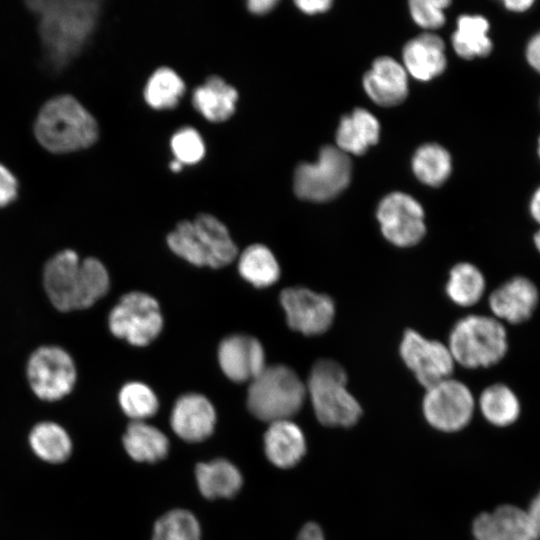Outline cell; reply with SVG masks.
I'll list each match as a JSON object with an SVG mask.
<instances>
[{
  "label": "cell",
  "mask_w": 540,
  "mask_h": 540,
  "mask_svg": "<svg viewBox=\"0 0 540 540\" xmlns=\"http://www.w3.org/2000/svg\"><path fill=\"white\" fill-rule=\"evenodd\" d=\"M330 0H299L296 6L306 14H317L328 10L331 6Z\"/></svg>",
  "instance_id": "obj_39"
},
{
  "label": "cell",
  "mask_w": 540,
  "mask_h": 540,
  "mask_svg": "<svg viewBox=\"0 0 540 540\" xmlns=\"http://www.w3.org/2000/svg\"><path fill=\"white\" fill-rule=\"evenodd\" d=\"M306 385L290 367L266 366L250 381L247 393L249 411L266 422L290 419L302 407Z\"/></svg>",
  "instance_id": "obj_7"
},
{
  "label": "cell",
  "mask_w": 540,
  "mask_h": 540,
  "mask_svg": "<svg viewBox=\"0 0 540 540\" xmlns=\"http://www.w3.org/2000/svg\"><path fill=\"white\" fill-rule=\"evenodd\" d=\"M122 441L128 455L138 462L160 461L169 451L166 435L144 421H132L127 426Z\"/></svg>",
  "instance_id": "obj_25"
},
{
  "label": "cell",
  "mask_w": 540,
  "mask_h": 540,
  "mask_svg": "<svg viewBox=\"0 0 540 540\" xmlns=\"http://www.w3.org/2000/svg\"><path fill=\"white\" fill-rule=\"evenodd\" d=\"M196 482L201 494L208 499L232 498L240 490L243 478L239 469L226 459L198 463Z\"/></svg>",
  "instance_id": "obj_23"
},
{
  "label": "cell",
  "mask_w": 540,
  "mask_h": 540,
  "mask_svg": "<svg viewBox=\"0 0 540 540\" xmlns=\"http://www.w3.org/2000/svg\"><path fill=\"white\" fill-rule=\"evenodd\" d=\"M39 144L54 154H66L92 146L99 128L93 115L72 95H58L41 107L34 123Z\"/></svg>",
  "instance_id": "obj_3"
},
{
  "label": "cell",
  "mask_w": 540,
  "mask_h": 540,
  "mask_svg": "<svg viewBox=\"0 0 540 540\" xmlns=\"http://www.w3.org/2000/svg\"><path fill=\"white\" fill-rule=\"evenodd\" d=\"M377 218L383 236L399 247L417 244L426 232L422 206L402 192L391 193L382 199Z\"/></svg>",
  "instance_id": "obj_13"
},
{
  "label": "cell",
  "mask_w": 540,
  "mask_h": 540,
  "mask_svg": "<svg viewBox=\"0 0 540 540\" xmlns=\"http://www.w3.org/2000/svg\"><path fill=\"white\" fill-rule=\"evenodd\" d=\"M529 212L534 221L540 225V186L535 190L531 197Z\"/></svg>",
  "instance_id": "obj_43"
},
{
  "label": "cell",
  "mask_w": 540,
  "mask_h": 540,
  "mask_svg": "<svg viewBox=\"0 0 540 540\" xmlns=\"http://www.w3.org/2000/svg\"><path fill=\"white\" fill-rule=\"evenodd\" d=\"M306 392L318 421L329 427H350L361 416V406L347 389L344 368L334 360L320 359L311 368Z\"/></svg>",
  "instance_id": "obj_6"
},
{
  "label": "cell",
  "mask_w": 540,
  "mask_h": 540,
  "mask_svg": "<svg viewBox=\"0 0 540 540\" xmlns=\"http://www.w3.org/2000/svg\"><path fill=\"white\" fill-rule=\"evenodd\" d=\"M289 327L305 335L322 334L335 316L333 300L305 287H289L280 294Z\"/></svg>",
  "instance_id": "obj_14"
},
{
  "label": "cell",
  "mask_w": 540,
  "mask_h": 540,
  "mask_svg": "<svg viewBox=\"0 0 540 540\" xmlns=\"http://www.w3.org/2000/svg\"><path fill=\"white\" fill-rule=\"evenodd\" d=\"M296 540H325V537L317 523L308 522L301 528Z\"/></svg>",
  "instance_id": "obj_40"
},
{
  "label": "cell",
  "mask_w": 540,
  "mask_h": 540,
  "mask_svg": "<svg viewBox=\"0 0 540 540\" xmlns=\"http://www.w3.org/2000/svg\"><path fill=\"white\" fill-rule=\"evenodd\" d=\"M443 40L432 33L421 34L410 40L403 49L405 70L422 81L440 75L446 67Z\"/></svg>",
  "instance_id": "obj_21"
},
{
  "label": "cell",
  "mask_w": 540,
  "mask_h": 540,
  "mask_svg": "<svg viewBox=\"0 0 540 540\" xmlns=\"http://www.w3.org/2000/svg\"><path fill=\"white\" fill-rule=\"evenodd\" d=\"M276 0H251L247 2V9L255 15H265L269 13L276 5Z\"/></svg>",
  "instance_id": "obj_41"
},
{
  "label": "cell",
  "mask_w": 540,
  "mask_h": 540,
  "mask_svg": "<svg viewBox=\"0 0 540 540\" xmlns=\"http://www.w3.org/2000/svg\"><path fill=\"white\" fill-rule=\"evenodd\" d=\"M152 540H201L197 518L184 509H174L154 524Z\"/></svg>",
  "instance_id": "obj_33"
},
{
  "label": "cell",
  "mask_w": 540,
  "mask_h": 540,
  "mask_svg": "<svg viewBox=\"0 0 540 540\" xmlns=\"http://www.w3.org/2000/svg\"><path fill=\"white\" fill-rule=\"evenodd\" d=\"M479 407L489 423L500 427L513 424L521 412L517 395L503 383L486 387L479 397Z\"/></svg>",
  "instance_id": "obj_28"
},
{
  "label": "cell",
  "mask_w": 540,
  "mask_h": 540,
  "mask_svg": "<svg viewBox=\"0 0 540 540\" xmlns=\"http://www.w3.org/2000/svg\"><path fill=\"white\" fill-rule=\"evenodd\" d=\"M485 289V277L474 264L461 262L451 269L446 292L455 304L473 306L482 298Z\"/></svg>",
  "instance_id": "obj_30"
},
{
  "label": "cell",
  "mask_w": 540,
  "mask_h": 540,
  "mask_svg": "<svg viewBox=\"0 0 540 540\" xmlns=\"http://www.w3.org/2000/svg\"><path fill=\"white\" fill-rule=\"evenodd\" d=\"M533 3L532 0H507L504 5L509 10L522 12L529 9Z\"/></svg>",
  "instance_id": "obj_44"
},
{
  "label": "cell",
  "mask_w": 540,
  "mask_h": 540,
  "mask_svg": "<svg viewBox=\"0 0 540 540\" xmlns=\"http://www.w3.org/2000/svg\"><path fill=\"white\" fill-rule=\"evenodd\" d=\"M264 434V451L269 461L283 469L299 463L306 451L300 427L290 419L269 423Z\"/></svg>",
  "instance_id": "obj_20"
},
{
  "label": "cell",
  "mask_w": 540,
  "mask_h": 540,
  "mask_svg": "<svg viewBox=\"0 0 540 540\" xmlns=\"http://www.w3.org/2000/svg\"><path fill=\"white\" fill-rule=\"evenodd\" d=\"M185 91L181 77L168 67L158 68L148 79L144 98L153 109L165 110L174 108Z\"/></svg>",
  "instance_id": "obj_31"
},
{
  "label": "cell",
  "mask_w": 540,
  "mask_h": 540,
  "mask_svg": "<svg viewBox=\"0 0 540 540\" xmlns=\"http://www.w3.org/2000/svg\"><path fill=\"white\" fill-rule=\"evenodd\" d=\"M218 361L232 381H252L266 367L262 344L254 337L234 334L224 338L218 348Z\"/></svg>",
  "instance_id": "obj_17"
},
{
  "label": "cell",
  "mask_w": 540,
  "mask_h": 540,
  "mask_svg": "<svg viewBox=\"0 0 540 540\" xmlns=\"http://www.w3.org/2000/svg\"><path fill=\"white\" fill-rule=\"evenodd\" d=\"M182 168V164L177 161V160H173L171 163H170V169L173 171V172H179Z\"/></svg>",
  "instance_id": "obj_46"
},
{
  "label": "cell",
  "mask_w": 540,
  "mask_h": 540,
  "mask_svg": "<svg viewBox=\"0 0 540 540\" xmlns=\"http://www.w3.org/2000/svg\"><path fill=\"white\" fill-rule=\"evenodd\" d=\"M167 244L176 255L199 267L220 268L237 255L228 229L210 214L178 223L167 236Z\"/></svg>",
  "instance_id": "obj_4"
},
{
  "label": "cell",
  "mask_w": 540,
  "mask_h": 540,
  "mask_svg": "<svg viewBox=\"0 0 540 540\" xmlns=\"http://www.w3.org/2000/svg\"><path fill=\"white\" fill-rule=\"evenodd\" d=\"M472 533L475 540H539L529 513L510 504L479 514L473 521Z\"/></svg>",
  "instance_id": "obj_16"
},
{
  "label": "cell",
  "mask_w": 540,
  "mask_h": 540,
  "mask_svg": "<svg viewBox=\"0 0 540 540\" xmlns=\"http://www.w3.org/2000/svg\"><path fill=\"white\" fill-rule=\"evenodd\" d=\"M26 377L32 392L41 400L58 401L71 393L76 379V365L62 347L44 345L28 358Z\"/></svg>",
  "instance_id": "obj_9"
},
{
  "label": "cell",
  "mask_w": 540,
  "mask_h": 540,
  "mask_svg": "<svg viewBox=\"0 0 540 540\" xmlns=\"http://www.w3.org/2000/svg\"><path fill=\"white\" fill-rule=\"evenodd\" d=\"M109 275L94 257L80 259L72 249L53 255L43 269V286L51 304L59 311L86 309L108 291Z\"/></svg>",
  "instance_id": "obj_2"
},
{
  "label": "cell",
  "mask_w": 540,
  "mask_h": 540,
  "mask_svg": "<svg viewBox=\"0 0 540 540\" xmlns=\"http://www.w3.org/2000/svg\"><path fill=\"white\" fill-rule=\"evenodd\" d=\"M111 333L134 346H146L161 332L163 317L158 302L143 292L123 295L108 317Z\"/></svg>",
  "instance_id": "obj_10"
},
{
  "label": "cell",
  "mask_w": 540,
  "mask_h": 540,
  "mask_svg": "<svg viewBox=\"0 0 540 540\" xmlns=\"http://www.w3.org/2000/svg\"><path fill=\"white\" fill-rule=\"evenodd\" d=\"M406 366L426 389L451 377L454 359L447 345L429 340L414 330H407L400 344Z\"/></svg>",
  "instance_id": "obj_12"
},
{
  "label": "cell",
  "mask_w": 540,
  "mask_h": 540,
  "mask_svg": "<svg viewBox=\"0 0 540 540\" xmlns=\"http://www.w3.org/2000/svg\"><path fill=\"white\" fill-rule=\"evenodd\" d=\"M28 443L38 458L50 464L65 462L73 449L68 432L53 421H42L34 425L29 433Z\"/></svg>",
  "instance_id": "obj_26"
},
{
  "label": "cell",
  "mask_w": 540,
  "mask_h": 540,
  "mask_svg": "<svg viewBox=\"0 0 540 540\" xmlns=\"http://www.w3.org/2000/svg\"><path fill=\"white\" fill-rule=\"evenodd\" d=\"M540 294L536 284L517 275L503 282L489 295L492 316L512 325L528 321L537 309Z\"/></svg>",
  "instance_id": "obj_15"
},
{
  "label": "cell",
  "mask_w": 540,
  "mask_h": 540,
  "mask_svg": "<svg viewBox=\"0 0 540 540\" xmlns=\"http://www.w3.org/2000/svg\"><path fill=\"white\" fill-rule=\"evenodd\" d=\"M175 160L182 165H193L201 161L205 145L199 132L193 127H183L175 132L170 141Z\"/></svg>",
  "instance_id": "obj_35"
},
{
  "label": "cell",
  "mask_w": 540,
  "mask_h": 540,
  "mask_svg": "<svg viewBox=\"0 0 540 540\" xmlns=\"http://www.w3.org/2000/svg\"><path fill=\"white\" fill-rule=\"evenodd\" d=\"M368 96L378 105L390 107L402 103L408 94L407 72L394 59L377 58L363 78Z\"/></svg>",
  "instance_id": "obj_19"
},
{
  "label": "cell",
  "mask_w": 540,
  "mask_h": 540,
  "mask_svg": "<svg viewBox=\"0 0 540 540\" xmlns=\"http://www.w3.org/2000/svg\"><path fill=\"white\" fill-rule=\"evenodd\" d=\"M380 125L369 111L358 108L344 116L336 133L337 148L347 153L361 155L377 143Z\"/></svg>",
  "instance_id": "obj_24"
},
{
  "label": "cell",
  "mask_w": 540,
  "mask_h": 540,
  "mask_svg": "<svg viewBox=\"0 0 540 540\" xmlns=\"http://www.w3.org/2000/svg\"><path fill=\"white\" fill-rule=\"evenodd\" d=\"M351 161L345 152L334 146L321 149L317 162L300 164L294 174V191L313 202L329 201L349 184Z\"/></svg>",
  "instance_id": "obj_8"
},
{
  "label": "cell",
  "mask_w": 540,
  "mask_h": 540,
  "mask_svg": "<svg viewBox=\"0 0 540 540\" xmlns=\"http://www.w3.org/2000/svg\"><path fill=\"white\" fill-rule=\"evenodd\" d=\"M538 153H539V156H540V137H539V141H538Z\"/></svg>",
  "instance_id": "obj_47"
},
{
  "label": "cell",
  "mask_w": 540,
  "mask_h": 540,
  "mask_svg": "<svg viewBox=\"0 0 540 540\" xmlns=\"http://www.w3.org/2000/svg\"><path fill=\"white\" fill-rule=\"evenodd\" d=\"M457 23L452 45L460 57L472 59L490 53L492 42L488 36L489 23L486 18L480 15H462Z\"/></svg>",
  "instance_id": "obj_27"
},
{
  "label": "cell",
  "mask_w": 540,
  "mask_h": 540,
  "mask_svg": "<svg viewBox=\"0 0 540 540\" xmlns=\"http://www.w3.org/2000/svg\"><path fill=\"white\" fill-rule=\"evenodd\" d=\"M237 90L219 76H210L192 94L194 108L208 121L224 122L235 112Z\"/></svg>",
  "instance_id": "obj_22"
},
{
  "label": "cell",
  "mask_w": 540,
  "mask_h": 540,
  "mask_svg": "<svg viewBox=\"0 0 540 540\" xmlns=\"http://www.w3.org/2000/svg\"><path fill=\"white\" fill-rule=\"evenodd\" d=\"M526 58L528 63L540 72V32L535 34L528 42Z\"/></svg>",
  "instance_id": "obj_38"
},
{
  "label": "cell",
  "mask_w": 540,
  "mask_h": 540,
  "mask_svg": "<svg viewBox=\"0 0 540 540\" xmlns=\"http://www.w3.org/2000/svg\"><path fill=\"white\" fill-rule=\"evenodd\" d=\"M533 243H534V246H535V249L538 251V253L540 254V227L539 229L535 232L534 236H533Z\"/></svg>",
  "instance_id": "obj_45"
},
{
  "label": "cell",
  "mask_w": 540,
  "mask_h": 540,
  "mask_svg": "<svg viewBox=\"0 0 540 540\" xmlns=\"http://www.w3.org/2000/svg\"><path fill=\"white\" fill-rule=\"evenodd\" d=\"M527 512L529 513L530 517L532 518L535 524L538 537L540 540V490L530 502Z\"/></svg>",
  "instance_id": "obj_42"
},
{
  "label": "cell",
  "mask_w": 540,
  "mask_h": 540,
  "mask_svg": "<svg viewBox=\"0 0 540 540\" xmlns=\"http://www.w3.org/2000/svg\"><path fill=\"white\" fill-rule=\"evenodd\" d=\"M412 168L416 177L424 184L440 186L450 175L451 158L440 145L426 144L416 151Z\"/></svg>",
  "instance_id": "obj_32"
},
{
  "label": "cell",
  "mask_w": 540,
  "mask_h": 540,
  "mask_svg": "<svg viewBox=\"0 0 540 540\" xmlns=\"http://www.w3.org/2000/svg\"><path fill=\"white\" fill-rule=\"evenodd\" d=\"M448 348L454 361L469 369L487 368L499 363L508 351L504 323L493 316L468 315L456 322Z\"/></svg>",
  "instance_id": "obj_5"
},
{
  "label": "cell",
  "mask_w": 540,
  "mask_h": 540,
  "mask_svg": "<svg viewBox=\"0 0 540 540\" xmlns=\"http://www.w3.org/2000/svg\"><path fill=\"white\" fill-rule=\"evenodd\" d=\"M238 270L246 281L258 288L271 286L280 276L277 259L261 244L250 245L241 253Z\"/></svg>",
  "instance_id": "obj_29"
},
{
  "label": "cell",
  "mask_w": 540,
  "mask_h": 540,
  "mask_svg": "<svg viewBox=\"0 0 540 540\" xmlns=\"http://www.w3.org/2000/svg\"><path fill=\"white\" fill-rule=\"evenodd\" d=\"M25 4L38 19V33L48 67L62 71L80 55L94 33L101 2L31 0Z\"/></svg>",
  "instance_id": "obj_1"
},
{
  "label": "cell",
  "mask_w": 540,
  "mask_h": 540,
  "mask_svg": "<svg viewBox=\"0 0 540 540\" xmlns=\"http://www.w3.org/2000/svg\"><path fill=\"white\" fill-rule=\"evenodd\" d=\"M118 400L122 411L133 421H143L153 416L159 407L153 390L141 382L126 383L120 390Z\"/></svg>",
  "instance_id": "obj_34"
},
{
  "label": "cell",
  "mask_w": 540,
  "mask_h": 540,
  "mask_svg": "<svg viewBox=\"0 0 540 540\" xmlns=\"http://www.w3.org/2000/svg\"><path fill=\"white\" fill-rule=\"evenodd\" d=\"M474 407L470 389L451 377L427 388L422 404L427 422L444 432L465 427L472 418Z\"/></svg>",
  "instance_id": "obj_11"
},
{
  "label": "cell",
  "mask_w": 540,
  "mask_h": 540,
  "mask_svg": "<svg viewBox=\"0 0 540 540\" xmlns=\"http://www.w3.org/2000/svg\"><path fill=\"white\" fill-rule=\"evenodd\" d=\"M18 195V181L15 175L0 163V208L13 203Z\"/></svg>",
  "instance_id": "obj_37"
},
{
  "label": "cell",
  "mask_w": 540,
  "mask_h": 540,
  "mask_svg": "<svg viewBox=\"0 0 540 540\" xmlns=\"http://www.w3.org/2000/svg\"><path fill=\"white\" fill-rule=\"evenodd\" d=\"M450 4L446 0L410 1V12L414 21L426 29H436L444 24L443 10Z\"/></svg>",
  "instance_id": "obj_36"
},
{
  "label": "cell",
  "mask_w": 540,
  "mask_h": 540,
  "mask_svg": "<svg viewBox=\"0 0 540 540\" xmlns=\"http://www.w3.org/2000/svg\"><path fill=\"white\" fill-rule=\"evenodd\" d=\"M170 424L176 435L187 442H200L214 431L216 412L212 403L198 393L179 397L172 409Z\"/></svg>",
  "instance_id": "obj_18"
}]
</instances>
